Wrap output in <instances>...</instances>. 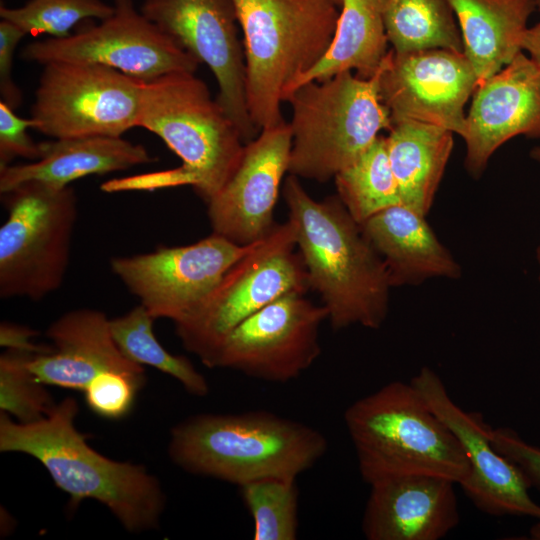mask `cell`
<instances>
[{
  "label": "cell",
  "instance_id": "obj_1",
  "mask_svg": "<svg viewBox=\"0 0 540 540\" xmlns=\"http://www.w3.org/2000/svg\"><path fill=\"white\" fill-rule=\"evenodd\" d=\"M282 191L309 289L319 294L331 327L380 328L392 286L384 261L360 224L337 195L316 201L292 174Z\"/></svg>",
  "mask_w": 540,
  "mask_h": 540
},
{
  "label": "cell",
  "instance_id": "obj_2",
  "mask_svg": "<svg viewBox=\"0 0 540 540\" xmlns=\"http://www.w3.org/2000/svg\"><path fill=\"white\" fill-rule=\"evenodd\" d=\"M77 412L72 397L31 423L15 422L1 411L0 451L37 459L73 507L94 499L130 532L156 528L165 506L158 480L141 465L109 459L90 447L74 425Z\"/></svg>",
  "mask_w": 540,
  "mask_h": 540
},
{
  "label": "cell",
  "instance_id": "obj_3",
  "mask_svg": "<svg viewBox=\"0 0 540 540\" xmlns=\"http://www.w3.org/2000/svg\"><path fill=\"white\" fill-rule=\"evenodd\" d=\"M137 126L160 137L182 163L133 176L136 191L190 185L207 204L232 175L245 147L234 122L192 72L142 81Z\"/></svg>",
  "mask_w": 540,
  "mask_h": 540
},
{
  "label": "cell",
  "instance_id": "obj_4",
  "mask_svg": "<svg viewBox=\"0 0 540 540\" xmlns=\"http://www.w3.org/2000/svg\"><path fill=\"white\" fill-rule=\"evenodd\" d=\"M315 428L268 411L201 414L176 425L169 443L175 464L189 473L239 487L269 477L297 478L326 453Z\"/></svg>",
  "mask_w": 540,
  "mask_h": 540
},
{
  "label": "cell",
  "instance_id": "obj_5",
  "mask_svg": "<svg viewBox=\"0 0 540 540\" xmlns=\"http://www.w3.org/2000/svg\"><path fill=\"white\" fill-rule=\"evenodd\" d=\"M358 468L369 485L430 475L461 484L467 456L452 431L411 382L393 381L353 402L344 413Z\"/></svg>",
  "mask_w": 540,
  "mask_h": 540
},
{
  "label": "cell",
  "instance_id": "obj_6",
  "mask_svg": "<svg viewBox=\"0 0 540 540\" xmlns=\"http://www.w3.org/2000/svg\"><path fill=\"white\" fill-rule=\"evenodd\" d=\"M243 33L248 111L258 130L284 122L293 82L329 49L339 16L333 0H232Z\"/></svg>",
  "mask_w": 540,
  "mask_h": 540
},
{
  "label": "cell",
  "instance_id": "obj_7",
  "mask_svg": "<svg viewBox=\"0 0 540 540\" xmlns=\"http://www.w3.org/2000/svg\"><path fill=\"white\" fill-rule=\"evenodd\" d=\"M383 65L371 78L345 71L307 82L289 94V174L327 182L355 162L380 131L390 130V112L379 95Z\"/></svg>",
  "mask_w": 540,
  "mask_h": 540
},
{
  "label": "cell",
  "instance_id": "obj_8",
  "mask_svg": "<svg viewBox=\"0 0 540 540\" xmlns=\"http://www.w3.org/2000/svg\"><path fill=\"white\" fill-rule=\"evenodd\" d=\"M2 198L8 216L0 228V296L41 300L61 287L68 268L76 193L28 181Z\"/></svg>",
  "mask_w": 540,
  "mask_h": 540
},
{
  "label": "cell",
  "instance_id": "obj_9",
  "mask_svg": "<svg viewBox=\"0 0 540 540\" xmlns=\"http://www.w3.org/2000/svg\"><path fill=\"white\" fill-rule=\"evenodd\" d=\"M309 289L288 220L239 259L188 316L175 323L183 346L206 365L222 340L274 300Z\"/></svg>",
  "mask_w": 540,
  "mask_h": 540
},
{
  "label": "cell",
  "instance_id": "obj_10",
  "mask_svg": "<svg viewBox=\"0 0 540 540\" xmlns=\"http://www.w3.org/2000/svg\"><path fill=\"white\" fill-rule=\"evenodd\" d=\"M43 66L30 111L33 129L59 139L121 137L137 126L142 80L98 63Z\"/></svg>",
  "mask_w": 540,
  "mask_h": 540
},
{
  "label": "cell",
  "instance_id": "obj_11",
  "mask_svg": "<svg viewBox=\"0 0 540 540\" xmlns=\"http://www.w3.org/2000/svg\"><path fill=\"white\" fill-rule=\"evenodd\" d=\"M113 13L100 24L64 38H47L24 46L27 62L98 63L142 81L172 72L195 73L199 61L136 9L134 0H113Z\"/></svg>",
  "mask_w": 540,
  "mask_h": 540
},
{
  "label": "cell",
  "instance_id": "obj_12",
  "mask_svg": "<svg viewBox=\"0 0 540 540\" xmlns=\"http://www.w3.org/2000/svg\"><path fill=\"white\" fill-rule=\"evenodd\" d=\"M325 307L303 293L286 294L237 325L206 363L267 382L285 383L308 370L321 354Z\"/></svg>",
  "mask_w": 540,
  "mask_h": 540
},
{
  "label": "cell",
  "instance_id": "obj_13",
  "mask_svg": "<svg viewBox=\"0 0 540 540\" xmlns=\"http://www.w3.org/2000/svg\"><path fill=\"white\" fill-rule=\"evenodd\" d=\"M255 244L237 245L212 233L189 245L114 257L110 267L151 316L175 324L198 307Z\"/></svg>",
  "mask_w": 540,
  "mask_h": 540
},
{
  "label": "cell",
  "instance_id": "obj_14",
  "mask_svg": "<svg viewBox=\"0 0 540 540\" xmlns=\"http://www.w3.org/2000/svg\"><path fill=\"white\" fill-rule=\"evenodd\" d=\"M141 13L211 70L217 102L244 143L257 137L245 90V57L232 0H144Z\"/></svg>",
  "mask_w": 540,
  "mask_h": 540
},
{
  "label": "cell",
  "instance_id": "obj_15",
  "mask_svg": "<svg viewBox=\"0 0 540 540\" xmlns=\"http://www.w3.org/2000/svg\"><path fill=\"white\" fill-rule=\"evenodd\" d=\"M410 382L461 444L470 471L459 485L475 507L492 516H529L540 521V505L529 494L530 484L520 469L494 448L492 427L482 414L458 406L441 377L427 366Z\"/></svg>",
  "mask_w": 540,
  "mask_h": 540
},
{
  "label": "cell",
  "instance_id": "obj_16",
  "mask_svg": "<svg viewBox=\"0 0 540 540\" xmlns=\"http://www.w3.org/2000/svg\"><path fill=\"white\" fill-rule=\"evenodd\" d=\"M478 86L463 52L426 49L388 51L379 80V95L391 121L412 119L444 127L462 136L465 105Z\"/></svg>",
  "mask_w": 540,
  "mask_h": 540
},
{
  "label": "cell",
  "instance_id": "obj_17",
  "mask_svg": "<svg viewBox=\"0 0 540 540\" xmlns=\"http://www.w3.org/2000/svg\"><path fill=\"white\" fill-rule=\"evenodd\" d=\"M291 147L292 133L285 121L261 129L245 144L236 169L207 203L212 233L241 246L255 244L271 233Z\"/></svg>",
  "mask_w": 540,
  "mask_h": 540
},
{
  "label": "cell",
  "instance_id": "obj_18",
  "mask_svg": "<svg viewBox=\"0 0 540 540\" xmlns=\"http://www.w3.org/2000/svg\"><path fill=\"white\" fill-rule=\"evenodd\" d=\"M540 138V68L524 53L477 86L465 119L464 167L474 178L511 138Z\"/></svg>",
  "mask_w": 540,
  "mask_h": 540
},
{
  "label": "cell",
  "instance_id": "obj_19",
  "mask_svg": "<svg viewBox=\"0 0 540 540\" xmlns=\"http://www.w3.org/2000/svg\"><path fill=\"white\" fill-rule=\"evenodd\" d=\"M455 482L406 475L370 485L362 518L368 540H439L460 521Z\"/></svg>",
  "mask_w": 540,
  "mask_h": 540
},
{
  "label": "cell",
  "instance_id": "obj_20",
  "mask_svg": "<svg viewBox=\"0 0 540 540\" xmlns=\"http://www.w3.org/2000/svg\"><path fill=\"white\" fill-rule=\"evenodd\" d=\"M46 335L53 350L33 354L29 363L36 379L45 385L84 391L95 377L111 371L145 381L142 366L120 351L109 319L101 311H69L49 326Z\"/></svg>",
  "mask_w": 540,
  "mask_h": 540
},
{
  "label": "cell",
  "instance_id": "obj_21",
  "mask_svg": "<svg viewBox=\"0 0 540 540\" xmlns=\"http://www.w3.org/2000/svg\"><path fill=\"white\" fill-rule=\"evenodd\" d=\"M361 229L387 268L391 286H418L430 279H459L462 268L421 215L405 204L375 214Z\"/></svg>",
  "mask_w": 540,
  "mask_h": 540
},
{
  "label": "cell",
  "instance_id": "obj_22",
  "mask_svg": "<svg viewBox=\"0 0 540 540\" xmlns=\"http://www.w3.org/2000/svg\"><path fill=\"white\" fill-rule=\"evenodd\" d=\"M40 146L38 160L0 168L1 195L28 181L62 188L85 176L123 171L157 160L143 145L122 136L59 138L40 142Z\"/></svg>",
  "mask_w": 540,
  "mask_h": 540
},
{
  "label": "cell",
  "instance_id": "obj_23",
  "mask_svg": "<svg viewBox=\"0 0 540 540\" xmlns=\"http://www.w3.org/2000/svg\"><path fill=\"white\" fill-rule=\"evenodd\" d=\"M478 85L499 72L522 51L536 0H448Z\"/></svg>",
  "mask_w": 540,
  "mask_h": 540
},
{
  "label": "cell",
  "instance_id": "obj_24",
  "mask_svg": "<svg viewBox=\"0 0 540 540\" xmlns=\"http://www.w3.org/2000/svg\"><path fill=\"white\" fill-rule=\"evenodd\" d=\"M453 132L412 119L393 121L387 139L402 204L427 216L453 148Z\"/></svg>",
  "mask_w": 540,
  "mask_h": 540
},
{
  "label": "cell",
  "instance_id": "obj_25",
  "mask_svg": "<svg viewBox=\"0 0 540 540\" xmlns=\"http://www.w3.org/2000/svg\"><path fill=\"white\" fill-rule=\"evenodd\" d=\"M384 3L385 0H341L329 49L313 68L293 82L284 101L299 86L341 72L355 70L361 78L374 76L388 53Z\"/></svg>",
  "mask_w": 540,
  "mask_h": 540
},
{
  "label": "cell",
  "instance_id": "obj_26",
  "mask_svg": "<svg viewBox=\"0 0 540 540\" xmlns=\"http://www.w3.org/2000/svg\"><path fill=\"white\" fill-rule=\"evenodd\" d=\"M383 17L388 42L396 53L435 48L463 52L448 0H385Z\"/></svg>",
  "mask_w": 540,
  "mask_h": 540
},
{
  "label": "cell",
  "instance_id": "obj_27",
  "mask_svg": "<svg viewBox=\"0 0 540 540\" xmlns=\"http://www.w3.org/2000/svg\"><path fill=\"white\" fill-rule=\"evenodd\" d=\"M334 181L337 196L360 225L384 209L402 203L383 135L355 162L338 172Z\"/></svg>",
  "mask_w": 540,
  "mask_h": 540
},
{
  "label": "cell",
  "instance_id": "obj_28",
  "mask_svg": "<svg viewBox=\"0 0 540 540\" xmlns=\"http://www.w3.org/2000/svg\"><path fill=\"white\" fill-rule=\"evenodd\" d=\"M156 320L141 305L126 314L109 319L112 337L129 360L139 365H148L176 379L185 390L195 396L209 392L206 378L192 362L181 355L169 353L153 333Z\"/></svg>",
  "mask_w": 540,
  "mask_h": 540
},
{
  "label": "cell",
  "instance_id": "obj_29",
  "mask_svg": "<svg viewBox=\"0 0 540 540\" xmlns=\"http://www.w3.org/2000/svg\"><path fill=\"white\" fill-rule=\"evenodd\" d=\"M254 523V540H295L298 487L295 478L269 477L240 486Z\"/></svg>",
  "mask_w": 540,
  "mask_h": 540
},
{
  "label": "cell",
  "instance_id": "obj_30",
  "mask_svg": "<svg viewBox=\"0 0 540 540\" xmlns=\"http://www.w3.org/2000/svg\"><path fill=\"white\" fill-rule=\"evenodd\" d=\"M113 13V5L103 0H29L18 8L0 5V18L24 33L64 38L78 23L92 18L103 20Z\"/></svg>",
  "mask_w": 540,
  "mask_h": 540
},
{
  "label": "cell",
  "instance_id": "obj_31",
  "mask_svg": "<svg viewBox=\"0 0 540 540\" xmlns=\"http://www.w3.org/2000/svg\"><path fill=\"white\" fill-rule=\"evenodd\" d=\"M33 354L7 349L0 357V408L20 423L38 421L56 405L30 370Z\"/></svg>",
  "mask_w": 540,
  "mask_h": 540
},
{
  "label": "cell",
  "instance_id": "obj_32",
  "mask_svg": "<svg viewBox=\"0 0 540 540\" xmlns=\"http://www.w3.org/2000/svg\"><path fill=\"white\" fill-rule=\"evenodd\" d=\"M144 380L122 372H105L95 377L84 390L86 403L98 416L120 419L128 415Z\"/></svg>",
  "mask_w": 540,
  "mask_h": 540
},
{
  "label": "cell",
  "instance_id": "obj_33",
  "mask_svg": "<svg viewBox=\"0 0 540 540\" xmlns=\"http://www.w3.org/2000/svg\"><path fill=\"white\" fill-rule=\"evenodd\" d=\"M34 128L32 118L19 117L15 110L0 101V168L22 157L32 161L41 156L40 143H36L27 130Z\"/></svg>",
  "mask_w": 540,
  "mask_h": 540
},
{
  "label": "cell",
  "instance_id": "obj_34",
  "mask_svg": "<svg viewBox=\"0 0 540 540\" xmlns=\"http://www.w3.org/2000/svg\"><path fill=\"white\" fill-rule=\"evenodd\" d=\"M491 442L520 469L530 486L540 491V447L525 441L509 427L492 428Z\"/></svg>",
  "mask_w": 540,
  "mask_h": 540
},
{
  "label": "cell",
  "instance_id": "obj_35",
  "mask_svg": "<svg viewBox=\"0 0 540 540\" xmlns=\"http://www.w3.org/2000/svg\"><path fill=\"white\" fill-rule=\"evenodd\" d=\"M26 36L15 24L0 21V96L1 101L16 110L23 101L21 89L13 79V62L16 47Z\"/></svg>",
  "mask_w": 540,
  "mask_h": 540
},
{
  "label": "cell",
  "instance_id": "obj_36",
  "mask_svg": "<svg viewBox=\"0 0 540 540\" xmlns=\"http://www.w3.org/2000/svg\"><path fill=\"white\" fill-rule=\"evenodd\" d=\"M36 335L37 332L27 326L3 322L0 326V345L7 349L34 354L51 352L53 346L37 345L33 342Z\"/></svg>",
  "mask_w": 540,
  "mask_h": 540
},
{
  "label": "cell",
  "instance_id": "obj_37",
  "mask_svg": "<svg viewBox=\"0 0 540 540\" xmlns=\"http://www.w3.org/2000/svg\"><path fill=\"white\" fill-rule=\"evenodd\" d=\"M536 4L540 13V0H536ZM521 48L522 51L528 53V57L540 68V20L536 25L525 30Z\"/></svg>",
  "mask_w": 540,
  "mask_h": 540
},
{
  "label": "cell",
  "instance_id": "obj_38",
  "mask_svg": "<svg viewBox=\"0 0 540 540\" xmlns=\"http://www.w3.org/2000/svg\"><path fill=\"white\" fill-rule=\"evenodd\" d=\"M529 535L533 540H540V521L531 526Z\"/></svg>",
  "mask_w": 540,
  "mask_h": 540
},
{
  "label": "cell",
  "instance_id": "obj_39",
  "mask_svg": "<svg viewBox=\"0 0 540 540\" xmlns=\"http://www.w3.org/2000/svg\"><path fill=\"white\" fill-rule=\"evenodd\" d=\"M530 158L540 165V146H534L530 150Z\"/></svg>",
  "mask_w": 540,
  "mask_h": 540
},
{
  "label": "cell",
  "instance_id": "obj_40",
  "mask_svg": "<svg viewBox=\"0 0 540 540\" xmlns=\"http://www.w3.org/2000/svg\"><path fill=\"white\" fill-rule=\"evenodd\" d=\"M536 259L538 263V281L540 283V241L538 243L537 249H536Z\"/></svg>",
  "mask_w": 540,
  "mask_h": 540
},
{
  "label": "cell",
  "instance_id": "obj_41",
  "mask_svg": "<svg viewBox=\"0 0 540 540\" xmlns=\"http://www.w3.org/2000/svg\"><path fill=\"white\" fill-rule=\"evenodd\" d=\"M333 1L340 7L341 0H333Z\"/></svg>",
  "mask_w": 540,
  "mask_h": 540
}]
</instances>
